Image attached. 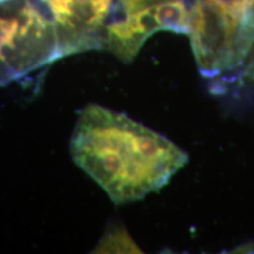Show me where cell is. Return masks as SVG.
Masks as SVG:
<instances>
[{"instance_id": "6da1fadb", "label": "cell", "mask_w": 254, "mask_h": 254, "mask_svg": "<svg viewBox=\"0 0 254 254\" xmlns=\"http://www.w3.org/2000/svg\"><path fill=\"white\" fill-rule=\"evenodd\" d=\"M71 153L117 205L157 192L187 163L185 152L164 135L98 104L79 114Z\"/></svg>"}, {"instance_id": "7a4b0ae2", "label": "cell", "mask_w": 254, "mask_h": 254, "mask_svg": "<svg viewBox=\"0 0 254 254\" xmlns=\"http://www.w3.org/2000/svg\"><path fill=\"white\" fill-rule=\"evenodd\" d=\"M59 58L56 28L36 0L0 2V87Z\"/></svg>"}, {"instance_id": "3957f363", "label": "cell", "mask_w": 254, "mask_h": 254, "mask_svg": "<svg viewBox=\"0 0 254 254\" xmlns=\"http://www.w3.org/2000/svg\"><path fill=\"white\" fill-rule=\"evenodd\" d=\"M52 21L58 39L60 58L104 49L105 32L113 0H36Z\"/></svg>"}, {"instance_id": "277c9868", "label": "cell", "mask_w": 254, "mask_h": 254, "mask_svg": "<svg viewBox=\"0 0 254 254\" xmlns=\"http://www.w3.org/2000/svg\"><path fill=\"white\" fill-rule=\"evenodd\" d=\"M157 31H160V26L152 6H147L134 13L110 21L105 32L104 49L123 62L129 63L138 55L145 40Z\"/></svg>"}, {"instance_id": "5b68a950", "label": "cell", "mask_w": 254, "mask_h": 254, "mask_svg": "<svg viewBox=\"0 0 254 254\" xmlns=\"http://www.w3.org/2000/svg\"><path fill=\"white\" fill-rule=\"evenodd\" d=\"M208 4L236 26L254 11V0H208Z\"/></svg>"}, {"instance_id": "8992f818", "label": "cell", "mask_w": 254, "mask_h": 254, "mask_svg": "<svg viewBox=\"0 0 254 254\" xmlns=\"http://www.w3.org/2000/svg\"><path fill=\"white\" fill-rule=\"evenodd\" d=\"M160 1H164V0H148V6L154 5V4H157V2H160Z\"/></svg>"}, {"instance_id": "52a82bcc", "label": "cell", "mask_w": 254, "mask_h": 254, "mask_svg": "<svg viewBox=\"0 0 254 254\" xmlns=\"http://www.w3.org/2000/svg\"><path fill=\"white\" fill-rule=\"evenodd\" d=\"M1 1H5V0H0V2H1Z\"/></svg>"}]
</instances>
